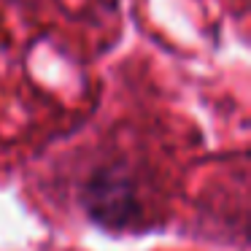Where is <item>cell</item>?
Wrapping results in <instances>:
<instances>
[{
	"instance_id": "cell-1",
	"label": "cell",
	"mask_w": 251,
	"mask_h": 251,
	"mask_svg": "<svg viewBox=\"0 0 251 251\" xmlns=\"http://www.w3.org/2000/svg\"><path fill=\"white\" fill-rule=\"evenodd\" d=\"M95 200H98V208H95L98 219L105 216V213H114L116 219H122V213H125L127 205L132 202V195L122 181L108 184V181L103 178V184L98 181V195H95Z\"/></svg>"
}]
</instances>
